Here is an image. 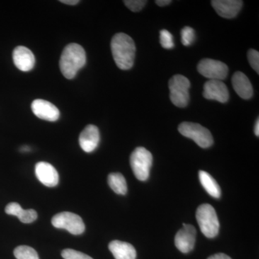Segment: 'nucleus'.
Wrapping results in <instances>:
<instances>
[{
	"instance_id": "1",
	"label": "nucleus",
	"mask_w": 259,
	"mask_h": 259,
	"mask_svg": "<svg viewBox=\"0 0 259 259\" xmlns=\"http://www.w3.org/2000/svg\"><path fill=\"white\" fill-rule=\"evenodd\" d=\"M111 51L119 69L128 70L133 67L136 56V45L131 37L122 32L115 34L112 39Z\"/></svg>"
},
{
	"instance_id": "2",
	"label": "nucleus",
	"mask_w": 259,
	"mask_h": 259,
	"mask_svg": "<svg viewBox=\"0 0 259 259\" xmlns=\"http://www.w3.org/2000/svg\"><path fill=\"white\" fill-rule=\"evenodd\" d=\"M86 53L77 44L66 46L61 54L59 66L61 73L68 79H74L78 71L86 64Z\"/></svg>"
},
{
	"instance_id": "3",
	"label": "nucleus",
	"mask_w": 259,
	"mask_h": 259,
	"mask_svg": "<svg viewBox=\"0 0 259 259\" xmlns=\"http://www.w3.org/2000/svg\"><path fill=\"white\" fill-rule=\"evenodd\" d=\"M196 218L204 236L213 238L218 236L220 230V223L215 209L212 205L202 204L199 206L196 212Z\"/></svg>"
},
{
	"instance_id": "4",
	"label": "nucleus",
	"mask_w": 259,
	"mask_h": 259,
	"mask_svg": "<svg viewBox=\"0 0 259 259\" xmlns=\"http://www.w3.org/2000/svg\"><path fill=\"white\" fill-rule=\"evenodd\" d=\"M130 163L135 177L138 180H148L153 163L152 154L149 151L144 147L136 148L131 153Z\"/></svg>"
},
{
	"instance_id": "5",
	"label": "nucleus",
	"mask_w": 259,
	"mask_h": 259,
	"mask_svg": "<svg viewBox=\"0 0 259 259\" xmlns=\"http://www.w3.org/2000/svg\"><path fill=\"white\" fill-rule=\"evenodd\" d=\"M190 80L182 75L174 76L168 81L170 99L175 106L185 107L190 101Z\"/></svg>"
},
{
	"instance_id": "6",
	"label": "nucleus",
	"mask_w": 259,
	"mask_h": 259,
	"mask_svg": "<svg viewBox=\"0 0 259 259\" xmlns=\"http://www.w3.org/2000/svg\"><path fill=\"white\" fill-rule=\"evenodd\" d=\"M179 132L185 137L193 140L199 147L207 148L213 144V138L209 130L199 124L185 122L178 127Z\"/></svg>"
},
{
	"instance_id": "7",
	"label": "nucleus",
	"mask_w": 259,
	"mask_h": 259,
	"mask_svg": "<svg viewBox=\"0 0 259 259\" xmlns=\"http://www.w3.org/2000/svg\"><path fill=\"white\" fill-rule=\"evenodd\" d=\"M56 228L65 229L73 235L82 234L85 231V225L78 214L70 212H63L56 214L51 221Z\"/></svg>"
},
{
	"instance_id": "8",
	"label": "nucleus",
	"mask_w": 259,
	"mask_h": 259,
	"mask_svg": "<svg viewBox=\"0 0 259 259\" xmlns=\"http://www.w3.org/2000/svg\"><path fill=\"white\" fill-rule=\"evenodd\" d=\"M199 74L209 80H222L226 79L228 74V66L224 63L210 59H202L197 65Z\"/></svg>"
},
{
	"instance_id": "9",
	"label": "nucleus",
	"mask_w": 259,
	"mask_h": 259,
	"mask_svg": "<svg viewBox=\"0 0 259 259\" xmlns=\"http://www.w3.org/2000/svg\"><path fill=\"white\" fill-rule=\"evenodd\" d=\"M197 231L192 225L183 223V228L175 236V245L182 253H187L193 249L196 241Z\"/></svg>"
},
{
	"instance_id": "10",
	"label": "nucleus",
	"mask_w": 259,
	"mask_h": 259,
	"mask_svg": "<svg viewBox=\"0 0 259 259\" xmlns=\"http://www.w3.org/2000/svg\"><path fill=\"white\" fill-rule=\"evenodd\" d=\"M203 97L207 100L226 103L229 99V93L226 85L222 81L209 80L204 83Z\"/></svg>"
},
{
	"instance_id": "11",
	"label": "nucleus",
	"mask_w": 259,
	"mask_h": 259,
	"mask_svg": "<svg viewBox=\"0 0 259 259\" xmlns=\"http://www.w3.org/2000/svg\"><path fill=\"white\" fill-rule=\"evenodd\" d=\"M31 109L34 115L42 120L54 122L59 120L60 117L59 109L47 100H34L31 105Z\"/></svg>"
},
{
	"instance_id": "12",
	"label": "nucleus",
	"mask_w": 259,
	"mask_h": 259,
	"mask_svg": "<svg viewBox=\"0 0 259 259\" xmlns=\"http://www.w3.org/2000/svg\"><path fill=\"white\" fill-rule=\"evenodd\" d=\"M37 180L48 187H54L59 184V176L55 167L47 162H38L35 165Z\"/></svg>"
},
{
	"instance_id": "13",
	"label": "nucleus",
	"mask_w": 259,
	"mask_h": 259,
	"mask_svg": "<svg viewBox=\"0 0 259 259\" xmlns=\"http://www.w3.org/2000/svg\"><path fill=\"white\" fill-rule=\"evenodd\" d=\"M13 59L15 66L24 72L31 71L35 66V56L27 47L20 46L15 48L13 51Z\"/></svg>"
},
{
	"instance_id": "14",
	"label": "nucleus",
	"mask_w": 259,
	"mask_h": 259,
	"mask_svg": "<svg viewBox=\"0 0 259 259\" xmlns=\"http://www.w3.org/2000/svg\"><path fill=\"white\" fill-rule=\"evenodd\" d=\"M211 3L220 16L228 19L235 18L243 7V2L239 0H213Z\"/></svg>"
},
{
	"instance_id": "15",
	"label": "nucleus",
	"mask_w": 259,
	"mask_h": 259,
	"mask_svg": "<svg viewBox=\"0 0 259 259\" xmlns=\"http://www.w3.org/2000/svg\"><path fill=\"white\" fill-rule=\"evenodd\" d=\"M100 141V131L94 125H89L83 130L79 136V145L86 153L93 152Z\"/></svg>"
},
{
	"instance_id": "16",
	"label": "nucleus",
	"mask_w": 259,
	"mask_h": 259,
	"mask_svg": "<svg viewBox=\"0 0 259 259\" xmlns=\"http://www.w3.org/2000/svg\"><path fill=\"white\" fill-rule=\"evenodd\" d=\"M233 89L240 97L244 100H249L253 95V88L246 75L241 71H237L232 78Z\"/></svg>"
},
{
	"instance_id": "17",
	"label": "nucleus",
	"mask_w": 259,
	"mask_h": 259,
	"mask_svg": "<svg viewBox=\"0 0 259 259\" xmlns=\"http://www.w3.org/2000/svg\"><path fill=\"white\" fill-rule=\"evenodd\" d=\"M109 249L115 259H136V250L131 243L113 241L109 244Z\"/></svg>"
},
{
	"instance_id": "18",
	"label": "nucleus",
	"mask_w": 259,
	"mask_h": 259,
	"mask_svg": "<svg viewBox=\"0 0 259 259\" xmlns=\"http://www.w3.org/2000/svg\"><path fill=\"white\" fill-rule=\"evenodd\" d=\"M5 212L10 215L16 216L23 223H31L36 221L37 214L34 209H23L16 202H11L5 207Z\"/></svg>"
},
{
	"instance_id": "19",
	"label": "nucleus",
	"mask_w": 259,
	"mask_h": 259,
	"mask_svg": "<svg viewBox=\"0 0 259 259\" xmlns=\"http://www.w3.org/2000/svg\"><path fill=\"white\" fill-rule=\"evenodd\" d=\"M199 179L201 185L207 191L209 195L214 198H220L221 196V190L217 182L209 173L204 171H199Z\"/></svg>"
},
{
	"instance_id": "20",
	"label": "nucleus",
	"mask_w": 259,
	"mask_h": 259,
	"mask_svg": "<svg viewBox=\"0 0 259 259\" xmlns=\"http://www.w3.org/2000/svg\"><path fill=\"white\" fill-rule=\"evenodd\" d=\"M108 185L116 194L125 195L127 192V182L123 175L120 173H112L107 179Z\"/></svg>"
},
{
	"instance_id": "21",
	"label": "nucleus",
	"mask_w": 259,
	"mask_h": 259,
	"mask_svg": "<svg viewBox=\"0 0 259 259\" xmlns=\"http://www.w3.org/2000/svg\"><path fill=\"white\" fill-rule=\"evenodd\" d=\"M14 255L17 259H39L35 250L28 245L17 247L14 250Z\"/></svg>"
},
{
	"instance_id": "22",
	"label": "nucleus",
	"mask_w": 259,
	"mask_h": 259,
	"mask_svg": "<svg viewBox=\"0 0 259 259\" xmlns=\"http://www.w3.org/2000/svg\"><path fill=\"white\" fill-rule=\"evenodd\" d=\"M182 36V42L185 47L192 45L195 38V33L193 28L189 26H186L181 31Z\"/></svg>"
},
{
	"instance_id": "23",
	"label": "nucleus",
	"mask_w": 259,
	"mask_h": 259,
	"mask_svg": "<svg viewBox=\"0 0 259 259\" xmlns=\"http://www.w3.org/2000/svg\"><path fill=\"white\" fill-rule=\"evenodd\" d=\"M160 42L161 47L166 49H171L175 47L173 35L166 30H162L160 32Z\"/></svg>"
},
{
	"instance_id": "24",
	"label": "nucleus",
	"mask_w": 259,
	"mask_h": 259,
	"mask_svg": "<svg viewBox=\"0 0 259 259\" xmlns=\"http://www.w3.org/2000/svg\"><path fill=\"white\" fill-rule=\"evenodd\" d=\"M61 255L64 259H93L90 255L73 249H65L61 252Z\"/></svg>"
},
{
	"instance_id": "25",
	"label": "nucleus",
	"mask_w": 259,
	"mask_h": 259,
	"mask_svg": "<svg viewBox=\"0 0 259 259\" xmlns=\"http://www.w3.org/2000/svg\"><path fill=\"white\" fill-rule=\"evenodd\" d=\"M248 60L249 64L257 74H259V53L254 49H250L248 52Z\"/></svg>"
},
{
	"instance_id": "26",
	"label": "nucleus",
	"mask_w": 259,
	"mask_h": 259,
	"mask_svg": "<svg viewBox=\"0 0 259 259\" xmlns=\"http://www.w3.org/2000/svg\"><path fill=\"white\" fill-rule=\"evenodd\" d=\"M123 3L131 11L139 12L144 8L147 2L144 0H125Z\"/></svg>"
},
{
	"instance_id": "27",
	"label": "nucleus",
	"mask_w": 259,
	"mask_h": 259,
	"mask_svg": "<svg viewBox=\"0 0 259 259\" xmlns=\"http://www.w3.org/2000/svg\"><path fill=\"white\" fill-rule=\"evenodd\" d=\"M207 259H232L231 257L228 256V255L225 254V253H220L217 254L211 255Z\"/></svg>"
},
{
	"instance_id": "28",
	"label": "nucleus",
	"mask_w": 259,
	"mask_h": 259,
	"mask_svg": "<svg viewBox=\"0 0 259 259\" xmlns=\"http://www.w3.org/2000/svg\"><path fill=\"white\" fill-rule=\"evenodd\" d=\"M171 3L170 0H157L156 1V5L160 7H164L169 5Z\"/></svg>"
},
{
	"instance_id": "29",
	"label": "nucleus",
	"mask_w": 259,
	"mask_h": 259,
	"mask_svg": "<svg viewBox=\"0 0 259 259\" xmlns=\"http://www.w3.org/2000/svg\"><path fill=\"white\" fill-rule=\"evenodd\" d=\"M61 3L69 5H76L79 3V0H61Z\"/></svg>"
},
{
	"instance_id": "30",
	"label": "nucleus",
	"mask_w": 259,
	"mask_h": 259,
	"mask_svg": "<svg viewBox=\"0 0 259 259\" xmlns=\"http://www.w3.org/2000/svg\"><path fill=\"white\" fill-rule=\"evenodd\" d=\"M254 133L255 136L257 137H258L259 136V120H256V122H255V127H254Z\"/></svg>"
},
{
	"instance_id": "31",
	"label": "nucleus",
	"mask_w": 259,
	"mask_h": 259,
	"mask_svg": "<svg viewBox=\"0 0 259 259\" xmlns=\"http://www.w3.org/2000/svg\"><path fill=\"white\" fill-rule=\"evenodd\" d=\"M30 148L28 147V146H25V147L23 148V149H22V151H30Z\"/></svg>"
}]
</instances>
